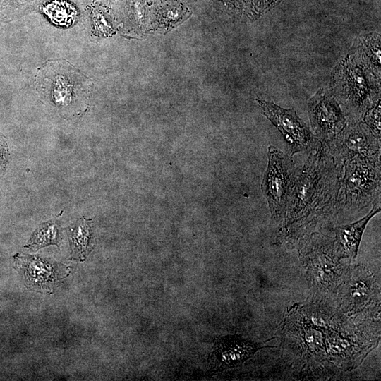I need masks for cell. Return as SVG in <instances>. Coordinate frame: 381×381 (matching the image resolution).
I'll return each mask as SVG.
<instances>
[{
	"label": "cell",
	"mask_w": 381,
	"mask_h": 381,
	"mask_svg": "<svg viewBox=\"0 0 381 381\" xmlns=\"http://www.w3.org/2000/svg\"><path fill=\"white\" fill-rule=\"evenodd\" d=\"M327 147L335 163L343 167L349 159L380 157V139L360 121L351 120Z\"/></svg>",
	"instance_id": "6"
},
{
	"label": "cell",
	"mask_w": 381,
	"mask_h": 381,
	"mask_svg": "<svg viewBox=\"0 0 381 381\" xmlns=\"http://www.w3.org/2000/svg\"><path fill=\"white\" fill-rule=\"evenodd\" d=\"M42 11L54 20H70L77 15L74 6L64 0H52L41 8Z\"/></svg>",
	"instance_id": "15"
},
{
	"label": "cell",
	"mask_w": 381,
	"mask_h": 381,
	"mask_svg": "<svg viewBox=\"0 0 381 381\" xmlns=\"http://www.w3.org/2000/svg\"><path fill=\"white\" fill-rule=\"evenodd\" d=\"M262 347L265 346L261 344L238 335L220 337L210 356L212 370L217 372L238 367Z\"/></svg>",
	"instance_id": "10"
},
{
	"label": "cell",
	"mask_w": 381,
	"mask_h": 381,
	"mask_svg": "<svg viewBox=\"0 0 381 381\" xmlns=\"http://www.w3.org/2000/svg\"><path fill=\"white\" fill-rule=\"evenodd\" d=\"M267 159L261 189L272 219L280 224L285 217L298 172L291 156L272 145L268 147Z\"/></svg>",
	"instance_id": "5"
},
{
	"label": "cell",
	"mask_w": 381,
	"mask_h": 381,
	"mask_svg": "<svg viewBox=\"0 0 381 381\" xmlns=\"http://www.w3.org/2000/svg\"><path fill=\"white\" fill-rule=\"evenodd\" d=\"M263 114L280 131L289 147L290 156L301 152H313L320 145L293 109H286L272 102L258 100Z\"/></svg>",
	"instance_id": "7"
},
{
	"label": "cell",
	"mask_w": 381,
	"mask_h": 381,
	"mask_svg": "<svg viewBox=\"0 0 381 381\" xmlns=\"http://www.w3.org/2000/svg\"><path fill=\"white\" fill-rule=\"evenodd\" d=\"M28 0H0V13L6 16L16 12Z\"/></svg>",
	"instance_id": "17"
},
{
	"label": "cell",
	"mask_w": 381,
	"mask_h": 381,
	"mask_svg": "<svg viewBox=\"0 0 381 381\" xmlns=\"http://www.w3.org/2000/svg\"><path fill=\"white\" fill-rule=\"evenodd\" d=\"M380 203L373 205L368 213L359 220L333 228L334 252L339 260L356 258L363 234L370 220L380 212Z\"/></svg>",
	"instance_id": "11"
},
{
	"label": "cell",
	"mask_w": 381,
	"mask_h": 381,
	"mask_svg": "<svg viewBox=\"0 0 381 381\" xmlns=\"http://www.w3.org/2000/svg\"><path fill=\"white\" fill-rule=\"evenodd\" d=\"M308 114L315 136L326 145L343 130L346 123L339 102L322 90L310 99Z\"/></svg>",
	"instance_id": "9"
},
{
	"label": "cell",
	"mask_w": 381,
	"mask_h": 381,
	"mask_svg": "<svg viewBox=\"0 0 381 381\" xmlns=\"http://www.w3.org/2000/svg\"><path fill=\"white\" fill-rule=\"evenodd\" d=\"M73 253L80 259H85L93 248V234L89 220L81 219L68 230Z\"/></svg>",
	"instance_id": "12"
},
{
	"label": "cell",
	"mask_w": 381,
	"mask_h": 381,
	"mask_svg": "<svg viewBox=\"0 0 381 381\" xmlns=\"http://www.w3.org/2000/svg\"><path fill=\"white\" fill-rule=\"evenodd\" d=\"M310 285L317 291L336 292L346 271L334 252V238L315 231L302 238L296 245Z\"/></svg>",
	"instance_id": "4"
},
{
	"label": "cell",
	"mask_w": 381,
	"mask_h": 381,
	"mask_svg": "<svg viewBox=\"0 0 381 381\" xmlns=\"http://www.w3.org/2000/svg\"><path fill=\"white\" fill-rule=\"evenodd\" d=\"M346 271L337 291L341 308L348 313L361 312L380 297L377 283L364 266L357 265Z\"/></svg>",
	"instance_id": "8"
},
{
	"label": "cell",
	"mask_w": 381,
	"mask_h": 381,
	"mask_svg": "<svg viewBox=\"0 0 381 381\" xmlns=\"http://www.w3.org/2000/svg\"><path fill=\"white\" fill-rule=\"evenodd\" d=\"M343 167L338 166L324 143L310 152L297 173L279 224L276 241L287 248L339 217V192Z\"/></svg>",
	"instance_id": "1"
},
{
	"label": "cell",
	"mask_w": 381,
	"mask_h": 381,
	"mask_svg": "<svg viewBox=\"0 0 381 381\" xmlns=\"http://www.w3.org/2000/svg\"><path fill=\"white\" fill-rule=\"evenodd\" d=\"M59 241L58 224L54 222H49L42 224L36 229L26 247L37 250L51 244L58 246Z\"/></svg>",
	"instance_id": "14"
},
{
	"label": "cell",
	"mask_w": 381,
	"mask_h": 381,
	"mask_svg": "<svg viewBox=\"0 0 381 381\" xmlns=\"http://www.w3.org/2000/svg\"><path fill=\"white\" fill-rule=\"evenodd\" d=\"M38 91L60 111L76 114L87 103L90 83L69 64L49 61L36 75Z\"/></svg>",
	"instance_id": "2"
},
{
	"label": "cell",
	"mask_w": 381,
	"mask_h": 381,
	"mask_svg": "<svg viewBox=\"0 0 381 381\" xmlns=\"http://www.w3.org/2000/svg\"><path fill=\"white\" fill-rule=\"evenodd\" d=\"M380 157H356L343 165L339 192V215L380 203Z\"/></svg>",
	"instance_id": "3"
},
{
	"label": "cell",
	"mask_w": 381,
	"mask_h": 381,
	"mask_svg": "<svg viewBox=\"0 0 381 381\" xmlns=\"http://www.w3.org/2000/svg\"><path fill=\"white\" fill-rule=\"evenodd\" d=\"M25 274L31 283L42 285L47 282H52L55 277V270L52 265L35 256L20 258Z\"/></svg>",
	"instance_id": "13"
},
{
	"label": "cell",
	"mask_w": 381,
	"mask_h": 381,
	"mask_svg": "<svg viewBox=\"0 0 381 381\" xmlns=\"http://www.w3.org/2000/svg\"><path fill=\"white\" fill-rule=\"evenodd\" d=\"M365 123L370 128L374 135L380 139V100L371 107L365 114Z\"/></svg>",
	"instance_id": "16"
},
{
	"label": "cell",
	"mask_w": 381,
	"mask_h": 381,
	"mask_svg": "<svg viewBox=\"0 0 381 381\" xmlns=\"http://www.w3.org/2000/svg\"><path fill=\"white\" fill-rule=\"evenodd\" d=\"M8 146L4 137L0 133V174L2 173L8 161Z\"/></svg>",
	"instance_id": "18"
}]
</instances>
